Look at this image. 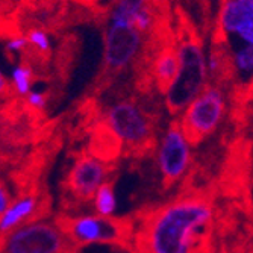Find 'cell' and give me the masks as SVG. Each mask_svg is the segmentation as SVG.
Here are the masks:
<instances>
[{"label":"cell","instance_id":"1","mask_svg":"<svg viewBox=\"0 0 253 253\" xmlns=\"http://www.w3.org/2000/svg\"><path fill=\"white\" fill-rule=\"evenodd\" d=\"M214 220V206L199 194L177 197L140 218L132 235L133 253H194Z\"/></svg>","mask_w":253,"mask_h":253},{"label":"cell","instance_id":"2","mask_svg":"<svg viewBox=\"0 0 253 253\" xmlns=\"http://www.w3.org/2000/svg\"><path fill=\"white\" fill-rule=\"evenodd\" d=\"M179 68L164 97L171 114H180L208 86L206 55L202 44L194 38L183 40L176 49Z\"/></svg>","mask_w":253,"mask_h":253},{"label":"cell","instance_id":"3","mask_svg":"<svg viewBox=\"0 0 253 253\" xmlns=\"http://www.w3.org/2000/svg\"><path fill=\"white\" fill-rule=\"evenodd\" d=\"M58 227L73 244H116L119 247L132 246L133 223L116 217H79L61 218Z\"/></svg>","mask_w":253,"mask_h":253},{"label":"cell","instance_id":"4","mask_svg":"<svg viewBox=\"0 0 253 253\" xmlns=\"http://www.w3.org/2000/svg\"><path fill=\"white\" fill-rule=\"evenodd\" d=\"M226 116V96L218 86L208 85L180 112L179 126L191 144H199L212 135Z\"/></svg>","mask_w":253,"mask_h":253},{"label":"cell","instance_id":"5","mask_svg":"<svg viewBox=\"0 0 253 253\" xmlns=\"http://www.w3.org/2000/svg\"><path fill=\"white\" fill-rule=\"evenodd\" d=\"M106 126L117 138L120 146L132 152H144L153 144V126L140 106L133 102H119L108 111Z\"/></svg>","mask_w":253,"mask_h":253},{"label":"cell","instance_id":"6","mask_svg":"<svg viewBox=\"0 0 253 253\" xmlns=\"http://www.w3.org/2000/svg\"><path fill=\"white\" fill-rule=\"evenodd\" d=\"M73 250L75 244L58 224L31 223L6 237L2 253H73Z\"/></svg>","mask_w":253,"mask_h":253},{"label":"cell","instance_id":"7","mask_svg":"<svg viewBox=\"0 0 253 253\" xmlns=\"http://www.w3.org/2000/svg\"><path fill=\"white\" fill-rule=\"evenodd\" d=\"M191 141L179 123H171L159 138L158 169L166 187H173L190 170Z\"/></svg>","mask_w":253,"mask_h":253},{"label":"cell","instance_id":"8","mask_svg":"<svg viewBox=\"0 0 253 253\" xmlns=\"http://www.w3.org/2000/svg\"><path fill=\"white\" fill-rule=\"evenodd\" d=\"M143 35L130 23L108 21L105 34V64L117 72L126 68L141 50Z\"/></svg>","mask_w":253,"mask_h":253},{"label":"cell","instance_id":"9","mask_svg":"<svg viewBox=\"0 0 253 253\" xmlns=\"http://www.w3.org/2000/svg\"><path fill=\"white\" fill-rule=\"evenodd\" d=\"M108 174L109 169L103 161L91 155H82L76 158L68 174V190L76 200L88 202L96 196L102 183L106 182Z\"/></svg>","mask_w":253,"mask_h":253},{"label":"cell","instance_id":"10","mask_svg":"<svg viewBox=\"0 0 253 253\" xmlns=\"http://www.w3.org/2000/svg\"><path fill=\"white\" fill-rule=\"evenodd\" d=\"M250 23H253V0H224L218 14V25L226 37H234Z\"/></svg>","mask_w":253,"mask_h":253},{"label":"cell","instance_id":"11","mask_svg":"<svg viewBox=\"0 0 253 253\" xmlns=\"http://www.w3.org/2000/svg\"><path fill=\"white\" fill-rule=\"evenodd\" d=\"M38 208V202L34 196H23L12 202L9 208L0 218V235L8 237L15 229L21 227L23 223H26Z\"/></svg>","mask_w":253,"mask_h":253},{"label":"cell","instance_id":"12","mask_svg":"<svg viewBox=\"0 0 253 253\" xmlns=\"http://www.w3.org/2000/svg\"><path fill=\"white\" fill-rule=\"evenodd\" d=\"M177 68H179V59L176 50L166 49L158 55L153 64V75L163 93H166L169 85L173 82L177 73Z\"/></svg>","mask_w":253,"mask_h":253},{"label":"cell","instance_id":"13","mask_svg":"<svg viewBox=\"0 0 253 253\" xmlns=\"http://www.w3.org/2000/svg\"><path fill=\"white\" fill-rule=\"evenodd\" d=\"M231 64L241 81L253 79V45L238 44L232 50Z\"/></svg>","mask_w":253,"mask_h":253},{"label":"cell","instance_id":"14","mask_svg":"<svg viewBox=\"0 0 253 253\" xmlns=\"http://www.w3.org/2000/svg\"><path fill=\"white\" fill-rule=\"evenodd\" d=\"M146 8H147V0H117L114 8L111 9L109 21L130 23V25H133L136 14Z\"/></svg>","mask_w":253,"mask_h":253},{"label":"cell","instance_id":"15","mask_svg":"<svg viewBox=\"0 0 253 253\" xmlns=\"http://www.w3.org/2000/svg\"><path fill=\"white\" fill-rule=\"evenodd\" d=\"M94 206L100 217L114 215V212L117 210V197H116V190H114V183L111 182L102 183L94 196Z\"/></svg>","mask_w":253,"mask_h":253},{"label":"cell","instance_id":"16","mask_svg":"<svg viewBox=\"0 0 253 253\" xmlns=\"http://www.w3.org/2000/svg\"><path fill=\"white\" fill-rule=\"evenodd\" d=\"M12 85L15 88V91L20 96H28L31 93V86H32V70L25 65V64H20L15 65L12 68Z\"/></svg>","mask_w":253,"mask_h":253},{"label":"cell","instance_id":"17","mask_svg":"<svg viewBox=\"0 0 253 253\" xmlns=\"http://www.w3.org/2000/svg\"><path fill=\"white\" fill-rule=\"evenodd\" d=\"M28 41H29V44L34 45L37 50H40L42 53H47L50 50V38L41 29H32L28 34Z\"/></svg>","mask_w":253,"mask_h":253},{"label":"cell","instance_id":"18","mask_svg":"<svg viewBox=\"0 0 253 253\" xmlns=\"http://www.w3.org/2000/svg\"><path fill=\"white\" fill-rule=\"evenodd\" d=\"M153 25V17H152V12L149 8L143 9L141 12H138L135 20H133V26L140 31L141 34L143 32H147Z\"/></svg>","mask_w":253,"mask_h":253},{"label":"cell","instance_id":"19","mask_svg":"<svg viewBox=\"0 0 253 253\" xmlns=\"http://www.w3.org/2000/svg\"><path fill=\"white\" fill-rule=\"evenodd\" d=\"M221 67H223V56L218 52H211L210 55H206V70H208V76L220 73Z\"/></svg>","mask_w":253,"mask_h":253},{"label":"cell","instance_id":"20","mask_svg":"<svg viewBox=\"0 0 253 253\" xmlns=\"http://www.w3.org/2000/svg\"><path fill=\"white\" fill-rule=\"evenodd\" d=\"M232 38H235L238 41V44L253 45V23H250V25L241 28Z\"/></svg>","mask_w":253,"mask_h":253},{"label":"cell","instance_id":"21","mask_svg":"<svg viewBox=\"0 0 253 253\" xmlns=\"http://www.w3.org/2000/svg\"><path fill=\"white\" fill-rule=\"evenodd\" d=\"M28 44H29L28 37H14L6 42V50L11 53H20L26 49Z\"/></svg>","mask_w":253,"mask_h":253},{"label":"cell","instance_id":"22","mask_svg":"<svg viewBox=\"0 0 253 253\" xmlns=\"http://www.w3.org/2000/svg\"><path fill=\"white\" fill-rule=\"evenodd\" d=\"M11 194H9V190L8 187L5 185L3 180H0V218L5 214V211L9 208L11 205Z\"/></svg>","mask_w":253,"mask_h":253},{"label":"cell","instance_id":"23","mask_svg":"<svg viewBox=\"0 0 253 253\" xmlns=\"http://www.w3.org/2000/svg\"><path fill=\"white\" fill-rule=\"evenodd\" d=\"M26 99H28V103L35 109H42L45 106V97L42 93H40V91L31 89V93L26 96Z\"/></svg>","mask_w":253,"mask_h":253},{"label":"cell","instance_id":"24","mask_svg":"<svg viewBox=\"0 0 253 253\" xmlns=\"http://www.w3.org/2000/svg\"><path fill=\"white\" fill-rule=\"evenodd\" d=\"M6 86H8L6 78L3 76V73H2V72H0V94H2V93H5Z\"/></svg>","mask_w":253,"mask_h":253},{"label":"cell","instance_id":"25","mask_svg":"<svg viewBox=\"0 0 253 253\" xmlns=\"http://www.w3.org/2000/svg\"><path fill=\"white\" fill-rule=\"evenodd\" d=\"M5 240H6V237L0 235V253H2V250H3V246H5Z\"/></svg>","mask_w":253,"mask_h":253},{"label":"cell","instance_id":"26","mask_svg":"<svg viewBox=\"0 0 253 253\" xmlns=\"http://www.w3.org/2000/svg\"><path fill=\"white\" fill-rule=\"evenodd\" d=\"M252 196H253V188H252Z\"/></svg>","mask_w":253,"mask_h":253}]
</instances>
